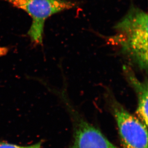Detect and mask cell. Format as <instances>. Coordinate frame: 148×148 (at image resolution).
<instances>
[{
  "label": "cell",
  "instance_id": "cell-6",
  "mask_svg": "<svg viewBox=\"0 0 148 148\" xmlns=\"http://www.w3.org/2000/svg\"><path fill=\"white\" fill-rule=\"evenodd\" d=\"M0 148H42V143L41 142L30 145H22L3 140H0Z\"/></svg>",
  "mask_w": 148,
  "mask_h": 148
},
{
  "label": "cell",
  "instance_id": "cell-2",
  "mask_svg": "<svg viewBox=\"0 0 148 148\" xmlns=\"http://www.w3.org/2000/svg\"><path fill=\"white\" fill-rule=\"evenodd\" d=\"M13 6L23 10L31 17L32 24L27 35L36 44L43 42L45 21L49 17L76 7L75 2L69 0H5Z\"/></svg>",
  "mask_w": 148,
  "mask_h": 148
},
{
  "label": "cell",
  "instance_id": "cell-3",
  "mask_svg": "<svg viewBox=\"0 0 148 148\" xmlns=\"http://www.w3.org/2000/svg\"><path fill=\"white\" fill-rule=\"evenodd\" d=\"M123 148H148L147 126L113 97L108 98Z\"/></svg>",
  "mask_w": 148,
  "mask_h": 148
},
{
  "label": "cell",
  "instance_id": "cell-5",
  "mask_svg": "<svg viewBox=\"0 0 148 148\" xmlns=\"http://www.w3.org/2000/svg\"><path fill=\"white\" fill-rule=\"evenodd\" d=\"M123 70L127 81L134 89L137 97V109L136 113L146 126H148V82L147 80L140 81L130 66H124Z\"/></svg>",
  "mask_w": 148,
  "mask_h": 148
},
{
  "label": "cell",
  "instance_id": "cell-1",
  "mask_svg": "<svg viewBox=\"0 0 148 148\" xmlns=\"http://www.w3.org/2000/svg\"><path fill=\"white\" fill-rule=\"evenodd\" d=\"M109 41L129 61L141 70L148 68V15L132 7L115 26Z\"/></svg>",
  "mask_w": 148,
  "mask_h": 148
},
{
  "label": "cell",
  "instance_id": "cell-4",
  "mask_svg": "<svg viewBox=\"0 0 148 148\" xmlns=\"http://www.w3.org/2000/svg\"><path fill=\"white\" fill-rule=\"evenodd\" d=\"M75 120L74 140L71 148H118L86 121Z\"/></svg>",
  "mask_w": 148,
  "mask_h": 148
}]
</instances>
